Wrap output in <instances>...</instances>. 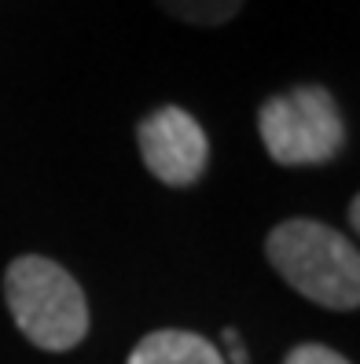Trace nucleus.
<instances>
[{
	"label": "nucleus",
	"instance_id": "nucleus-1",
	"mask_svg": "<svg viewBox=\"0 0 360 364\" xmlns=\"http://www.w3.org/2000/svg\"><path fill=\"white\" fill-rule=\"evenodd\" d=\"M265 258L312 306L334 313L360 306V254L346 232L312 218H287L268 232Z\"/></svg>",
	"mask_w": 360,
	"mask_h": 364
},
{
	"label": "nucleus",
	"instance_id": "nucleus-2",
	"mask_svg": "<svg viewBox=\"0 0 360 364\" xmlns=\"http://www.w3.org/2000/svg\"><path fill=\"white\" fill-rule=\"evenodd\" d=\"M4 302L15 328L37 350L67 353L89 335V298L81 284L52 258L23 254L4 272Z\"/></svg>",
	"mask_w": 360,
	"mask_h": 364
},
{
	"label": "nucleus",
	"instance_id": "nucleus-3",
	"mask_svg": "<svg viewBox=\"0 0 360 364\" xmlns=\"http://www.w3.org/2000/svg\"><path fill=\"white\" fill-rule=\"evenodd\" d=\"M258 133L272 162L324 166L346 147V118L324 85H298L261 103Z\"/></svg>",
	"mask_w": 360,
	"mask_h": 364
},
{
	"label": "nucleus",
	"instance_id": "nucleus-4",
	"mask_svg": "<svg viewBox=\"0 0 360 364\" xmlns=\"http://www.w3.org/2000/svg\"><path fill=\"white\" fill-rule=\"evenodd\" d=\"M136 147L151 173L169 188H187L206 173L209 140L202 133L199 118H192L184 107H158L136 125Z\"/></svg>",
	"mask_w": 360,
	"mask_h": 364
},
{
	"label": "nucleus",
	"instance_id": "nucleus-5",
	"mask_svg": "<svg viewBox=\"0 0 360 364\" xmlns=\"http://www.w3.org/2000/svg\"><path fill=\"white\" fill-rule=\"evenodd\" d=\"M129 364H228V360L221 357L214 342L195 331L158 328L133 346Z\"/></svg>",
	"mask_w": 360,
	"mask_h": 364
},
{
	"label": "nucleus",
	"instance_id": "nucleus-6",
	"mask_svg": "<svg viewBox=\"0 0 360 364\" xmlns=\"http://www.w3.org/2000/svg\"><path fill=\"white\" fill-rule=\"evenodd\" d=\"M158 8L192 26H224L239 15L243 0H158Z\"/></svg>",
	"mask_w": 360,
	"mask_h": 364
},
{
	"label": "nucleus",
	"instance_id": "nucleus-7",
	"mask_svg": "<svg viewBox=\"0 0 360 364\" xmlns=\"http://www.w3.org/2000/svg\"><path fill=\"white\" fill-rule=\"evenodd\" d=\"M283 364H349V360L331 346H320V342H302L283 357Z\"/></svg>",
	"mask_w": 360,
	"mask_h": 364
},
{
	"label": "nucleus",
	"instance_id": "nucleus-8",
	"mask_svg": "<svg viewBox=\"0 0 360 364\" xmlns=\"http://www.w3.org/2000/svg\"><path fill=\"white\" fill-rule=\"evenodd\" d=\"M349 225H353V232L360 228V199H353V203H349Z\"/></svg>",
	"mask_w": 360,
	"mask_h": 364
}]
</instances>
